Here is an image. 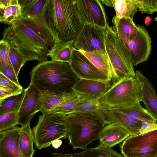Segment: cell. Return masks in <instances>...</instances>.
Segmentation results:
<instances>
[{"instance_id": "14", "label": "cell", "mask_w": 157, "mask_h": 157, "mask_svg": "<svg viewBox=\"0 0 157 157\" xmlns=\"http://www.w3.org/2000/svg\"><path fill=\"white\" fill-rule=\"evenodd\" d=\"M25 91L24 98L18 111V124L21 126L30 124L34 115L41 109L40 91L30 84Z\"/></svg>"}, {"instance_id": "38", "label": "cell", "mask_w": 157, "mask_h": 157, "mask_svg": "<svg viewBox=\"0 0 157 157\" xmlns=\"http://www.w3.org/2000/svg\"><path fill=\"white\" fill-rule=\"evenodd\" d=\"M0 85L16 90H23L22 86H19L0 73Z\"/></svg>"}, {"instance_id": "8", "label": "cell", "mask_w": 157, "mask_h": 157, "mask_svg": "<svg viewBox=\"0 0 157 157\" xmlns=\"http://www.w3.org/2000/svg\"><path fill=\"white\" fill-rule=\"evenodd\" d=\"M105 29V49L114 71L113 84L125 77L135 76L130 53L124 44L112 27L108 25Z\"/></svg>"}, {"instance_id": "9", "label": "cell", "mask_w": 157, "mask_h": 157, "mask_svg": "<svg viewBox=\"0 0 157 157\" xmlns=\"http://www.w3.org/2000/svg\"><path fill=\"white\" fill-rule=\"evenodd\" d=\"M66 116L54 113L39 116L38 123L33 129L36 148L47 147L55 140L67 138Z\"/></svg>"}, {"instance_id": "3", "label": "cell", "mask_w": 157, "mask_h": 157, "mask_svg": "<svg viewBox=\"0 0 157 157\" xmlns=\"http://www.w3.org/2000/svg\"><path fill=\"white\" fill-rule=\"evenodd\" d=\"M76 3V0H49L48 22L61 42H74L84 25L78 17Z\"/></svg>"}, {"instance_id": "7", "label": "cell", "mask_w": 157, "mask_h": 157, "mask_svg": "<svg viewBox=\"0 0 157 157\" xmlns=\"http://www.w3.org/2000/svg\"><path fill=\"white\" fill-rule=\"evenodd\" d=\"M141 87L136 76H127L112 85L99 99L109 109L123 110L141 101Z\"/></svg>"}, {"instance_id": "30", "label": "cell", "mask_w": 157, "mask_h": 157, "mask_svg": "<svg viewBox=\"0 0 157 157\" xmlns=\"http://www.w3.org/2000/svg\"><path fill=\"white\" fill-rule=\"evenodd\" d=\"M5 42L7 46L11 64L16 76L18 78L20 70L25 63L17 49L10 43Z\"/></svg>"}, {"instance_id": "10", "label": "cell", "mask_w": 157, "mask_h": 157, "mask_svg": "<svg viewBox=\"0 0 157 157\" xmlns=\"http://www.w3.org/2000/svg\"><path fill=\"white\" fill-rule=\"evenodd\" d=\"M120 147L125 157H155L157 155V129L130 136Z\"/></svg>"}, {"instance_id": "22", "label": "cell", "mask_w": 157, "mask_h": 157, "mask_svg": "<svg viewBox=\"0 0 157 157\" xmlns=\"http://www.w3.org/2000/svg\"><path fill=\"white\" fill-rule=\"evenodd\" d=\"M78 50L100 70L111 79L112 78L113 70L107 54L98 51L88 52Z\"/></svg>"}, {"instance_id": "41", "label": "cell", "mask_w": 157, "mask_h": 157, "mask_svg": "<svg viewBox=\"0 0 157 157\" xmlns=\"http://www.w3.org/2000/svg\"><path fill=\"white\" fill-rule=\"evenodd\" d=\"M102 2L106 6L110 7H113L111 0H101Z\"/></svg>"}, {"instance_id": "27", "label": "cell", "mask_w": 157, "mask_h": 157, "mask_svg": "<svg viewBox=\"0 0 157 157\" xmlns=\"http://www.w3.org/2000/svg\"><path fill=\"white\" fill-rule=\"evenodd\" d=\"M40 92L41 101L40 112L43 113H47L62 102L72 92L65 95L58 94L45 91H41Z\"/></svg>"}, {"instance_id": "15", "label": "cell", "mask_w": 157, "mask_h": 157, "mask_svg": "<svg viewBox=\"0 0 157 157\" xmlns=\"http://www.w3.org/2000/svg\"><path fill=\"white\" fill-rule=\"evenodd\" d=\"M21 127L0 132V157H23L19 147Z\"/></svg>"}, {"instance_id": "32", "label": "cell", "mask_w": 157, "mask_h": 157, "mask_svg": "<svg viewBox=\"0 0 157 157\" xmlns=\"http://www.w3.org/2000/svg\"><path fill=\"white\" fill-rule=\"evenodd\" d=\"M11 2V0H0V21L9 25L16 20L12 13Z\"/></svg>"}, {"instance_id": "36", "label": "cell", "mask_w": 157, "mask_h": 157, "mask_svg": "<svg viewBox=\"0 0 157 157\" xmlns=\"http://www.w3.org/2000/svg\"><path fill=\"white\" fill-rule=\"evenodd\" d=\"M0 73L18 86H21L18 82V78L16 76L13 68L8 67L0 68Z\"/></svg>"}, {"instance_id": "23", "label": "cell", "mask_w": 157, "mask_h": 157, "mask_svg": "<svg viewBox=\"0 0 157 157\" xmlns=\"http://www.w3.org/2000/svg\"><path fill=\"white\" fill-rule=\"evenodd\" d=\"M74 42L71 40L55 44L48 50L47 56L52 61L70 63Z\"/></svg>"}, {"instance_id": "33", "label": "cell", "mask_w": 157, "mask_h": 157, "mask_svg": "<svg viewBox=\"0 0 157 157\" xmlns=\"http://www.w3.org/2000/svg\"><path fill=\"white\" fill-rule=\"evenodd\" d=\"M138 10L142 13L152 14L157 12V0H134Z\"/></svg>"}, {"instance_id": "39", "label": "cell", "mask_w": 157, "mask_h": 157, "mask_svg": "<svg viewBox=\"0 0 157 157\" xmlns=\"http://www.w3.org/2000/svg\"><path fill=\"white\" fill-rule=\"evenodd\" d=\"M11 6L13 15L16 20L20 17L21 14L18 0H11Z\"/></svg>"}, {"instance_id": "25", "label": "cell", "mask_w": 157, "mask_h": 157, "mask_svg": "<svg viewBox=\"0 0 157 157\" xmlns=\"http://www.w3.org/2000/svg\"><path fill=\"white\" fill-rule=\"evenodd\" d=\"M21 127L19 144L21 153L23 157H33L35 151L33 146L35 140L33 131L30 124Z\"/></svg>"}, {"instance_id": "5", "label": "cell", "mask_w": 157, "mask_h": 157, "mask_svg": "<svg viewBox=\"0 0 157 157\" xmlns=\"http://www.w3.org/2000/svg\"><path fill=\"white\" fill-rule=\"evenodd\" d=\"M67 138L75 149L85 150L89 144L99 139L105 124L91 113L78 112L66 116Z\"/></svg>"}, {"instance_id": "34", "label": "cell", "mask_w": 157, "mask_h": 157, "mask_svg": "<svg viewBox=\"0 0 157 157\" xmlns=\"http://www.w3.org/2000/svg\"><path fill=\"white\" fill-rule=\"evenodd\" d=\"M0 68L8 67L13 68L6 43L2 39L0 41Z\"/></svg>"}, {"instance_id": "18", "label": "cell", "mask_w": 157, "mask_h": 157, "mask_svg": "<svg viewBox=\"0 0 157 157\" xmlns=\"http://www.w3.org/2000/svg\"><path fill=\"white\" fill-rule=\"evenodd\" d=\"M130 133L117 122L106 124L99 134L101 144L110 147L124 141Z\"/></svg>"}, {"instance_id": "1", "label": "cell", "mask_w": 157, "mask_h": 157, "mask_svg": "<svg viewBox=\"0 0 157 157\" xmlns=\"http://www.w3.org/2000/svg\"><path fill=\"white\" fill-rule=\"evenodd\" d=\"M30 75V84L40 91L60 95L73 91V87L79 79L70 63L52 60L39 63Z\"/></svg>"}, {"instance_id": "19", "label": "cell", "mask_w": 157, "mask_h": 157, "mask_svg": "<svg viewBox=\"0 0 157 157\" xmlns=\"http://www.w3.org/2000/svg\"><path fill=\"white\" fill-rule=\"evenodd\" d=\"M78 112L93 113L99 117L105 125L113 122L109 110L102 105L98 99L94 98L87 96L82 103L75 109L73 113Z\"/></svg>"}, {"instance_id": "40", "label": "cell", "mask_w": 157, "mask_h": 157, "mask_svg": "<svg viewBox=\"0 0 157 157\" xmlns=\"http://www.w3.org/2000/svg\"><path fill=\"white\" fill-rule=\"evenodd\" d=\"M62 141L60 139H57L53 141L52 144V146L55 149H57L61 146Z\"/></svg>"}, {"instance_id": "17", "label": "cell", "mask_w": 157, "mask_h": 157, "mask_svg": "<svg viewBox=\"0 0 157 157\" xmlns=\"http://www.w3.org/2000/svg\"><path fill=\"white\" fill-rule=\"evenodd\" d=\"M109 82L80 79L72 88L79 94L98 99L110 88Z\"/></svg>"}, {"instance_id": "42", "label": "cell", "mask_w": 157, "mask_h": 157, "mask_svg": "<svg viewBox=\"0 0 157 157\" xmlns=\"http://www.w3.org/2000/svg\"><path fill=\"white\" fill-rule=\"evenodd\" d=\"M155 20L156 21H157V16L156 17H155Z\"/></svg>"}, {"instance_id": "16", "label": "cell", "mask_w": 157, "mask_h": 157, "mask_svg": "<svg viewBox=\"0 0 157 157\" xmlns=\"http://www.w3.org/2000/svg\"><path fill=\"white\" fill-rule=\"evenodd\" d=\"M135 76L141 88V101L145 105L146 109L155 118L157 122V96L155 90L149 79L141 71L136 70Z\"/></svg>"}, {"instance_id": "29", "label": "cell", "mask_w": 157, "mask_h": 157, "mask_svg": "<svg viewBox=\"0 0 157 157\" xmlns=\"http://www.w3.org/2000/svg\"><path fill=\"white\" fill-rule=\"evenodd\" d=\"M123 113L142 121H156L155 118L141 105L140 102L132 107L123 110L119 109Z\"/></svg>"}, {"instance_id": "11", "label": "cell", "mask_w": 157, "mask_h": 157, "mask_svg": "<svg viewBox=\"0 0 157 157\" xmlns=\"http://www.w3.org/2000/svg\"><path fill=\"white\" fill-rule=\"evenodd\" d=\"M105 29L84 24L73 46L75 49L86 52L98 51L107 54L105 48Z\"/></svg>"}, {"instance_id": "20", "label": "cell", "mask_w": 157, "mask_h": 157, "mask_svg": "<svg viewBox=\"0 0 157 157\" xmlns=\"http://www.w3.org/2000/svg\"><path fill=\"white\" fill-rule=\"evenodd\" d=\"M52 155L56 157H125L111 147L101 144L97 147L87 148L82 152L64 154L51 153Z\"/></svg>"}, {"instance_id": "43", "label": "cell", "mask_w": 157, "mask_h": 157, "mask_svg": "<svg viewBox=\"0 0 157 157\" xmlns=\"http://www.w3.org/2000/svg\"><path fill=\"white\" fill-rule=\"evenodd\" d=\"M155 157H157V155Z\"/></svg>"}, {"instance_id": "13", "label": "cell", "mask_w": 157, "mask_h": 157, "mask_svg": "<svg viewBox=\"0 0 157 157\" xmlns=\"http://www.w3.org/2000/svg\"><path fill=\"white\" fill-rule=\"evenodd\" d=\"M72 69L80 79L109 82L111 79L90 62L78 50L74 48L70 63Z\"/></svg>"}, {"instance_id": "6", "label": "cell", "mask_w": 157, "mask_h": 157, "mask_svg": "<svg viewBox=\"0 0 157 157\" xmlns=\"http://www.w3.org/2000/svg\"><path fill=\"white\" fill-rule=\"evenodd\" d=\"M18 2L21 12L18 19L39 35L50 48L55 44L61 42L48 22L47 10L49 0H18Z\"/></svg>"}, {"instance_id": "24", "label": "cell", "mask_w": 157, "mask_h": 157, "mask_svg": "<svg viewBox=\"0 0 157 157\" xmlns=\"http://www.w3.org/2000/svg\"><path fill=\"white\" fill-rule=\"evenodd\" d=\"M87 97L74 91L62 102L47 113L67 115L72 113L75 109L82 104Z\"/></svg>"}, {"instance_id": "31", "label": "cell", "mask_w": 157, "mask_h": 157, "mask_svg": "<svg viewBox=\"0 0 157 157\" xmlns=\"http://www.w3.org/2000/svg\"><path fill=\"white\" fill-rule=\"evenodd\" d=\"M18 111L0 116V132L11 129L18 124Z\"/></svg>"}, {"instance_id": "21", "label": "cell", "mask_w": 157, "mask_h": 157, "mask_svg": "<svg viewBox=\"0 0 157 157\" xmlns=\"http://www.w3.org/2000/svg\"><path fill=\"white\" fill-rule=\"evenodd\" d=\"M113 122H117L126 130L131 135L140 133L143 121L135 119L121 112L119 109H109Z\"/></svg>"}, {"instance_id": "4", "label": "cell", "mask_w": 157, "mask_h": 157, "mask_svg": "<svg viewBox=\"0 0 157 157\" xmlns=\"http://www.w3.org/2000/svg\"><path fill=\"white\" fill-rule=\"evenodd\" d=\"M112 28L128 50L134 66L146 62L151 48V38L145 27L136 25L127 18L117 19L114 16Z\"/></svg>"}, {"instance_id": "2", "label": "cell", "mask_w": 157, "mask_h": 157, "mask_svg": "<svg viewBox=\"0 0 157 157\" xmlns=\"http://www.w3.org/2000/svg\"><path fill=\"white\" fill-rule=\"evenodd\" d=\"M2 34V39L17 49L25 63L31 60L48 61V44L20 19L6 28Z\"/></svg>"}, {"instance_id": "35", "label": "cell", "mask_w": 157, "mask_h": 157, "mask_svg": "<svg viewBox=\"0 0 157 157\" xmlns=\"http://www.w3.org/2000/svg\"><path fill=\"white\" fill-rule=\"evenodd\" d=\"M23 90H16L5 86L0 85V101L12 96L22 93Z\"/></svg>"}, {"instance_id": "37", "label": "cell", "mask_w": 157, "mask_h": 157, "mask_svg": "<svg viewBox=\"0 0 157 157\" xmlns=\"http://www.w3.org/2000/svg\"><path fill=\"white\" fill-rule=\"evenodd\" d=\"M157 129V122L155 121L142 122L140 131V134L151 132Z\"/></svg>"}, {"instance_id": "28", "label": "cell", "mask_w": 157, "mask_h": 157, "mask_svg": "<svg viewBox=\"0 0 157 157\" xmlns=\"http://www.w3.org/2000/svg\"><path fill=\"white\" fill-rule=\"evenodd\" d=\"M25 89L19 94L0 101V116L15 111H19L23 100Z\"/></svg>"}, {"instance_id": "26", "label": "cell", "mask_w": 157, "mask_h": 157, "mask_svg": "<svg viewBox=\"0 0 157 157\" xmlns=\"http://www.w3.org/2000/svg\"><path fill=\"white\" fill-rule=\"evenodd\" d=\"M117 19L127 18L133 20L137 11V6L134 0H111Z\"/></svg>"}, {"instance_id": "12", "label": "cell", "mask_w": 157, "mask_h": 157, "mask_svg": "<svg viewBox=\"0 0 157 157\" xmlns=\"http://www.w3.org/2000/svg\"><path fill=\"white\" fill-rule=\"evenodd\" d=\"M76 5L78 17L83 25H90L104 29L109 25L100 1L77 0Z\"/></svg>"}]
</instances>
